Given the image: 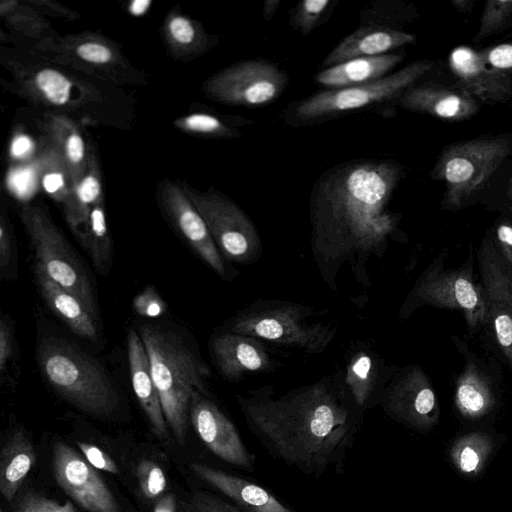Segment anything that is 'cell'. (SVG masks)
Returning a JSON list of instances; mask_svg holds the SVG:
<instances>
[{"instance_id": "9a60e30c", "label": "cell", "mask_w": 512, "mask_h": 512, "mask_svg": "<svg viewBox=\"0 0 512 512\" xmlns=\"http://www.w3.org/2000/svg\"><path fill=\"white\" fill-rule=\"evenodd\" d=\"M210 353L218 372L231 382L250 374L273 372L278 364L264 341L231 331H222L211 339Z\"/></svg>"}, {"instance_id": "c3c4849f", "label": "cell", "mask_w": 512, "mask_h": 512, "mask_svg": "<svg viewBox=\"0 0 512 512\" xmlns=\"http://www.w3.org/2000/svg\"><path fill=\"white\" fill-rule=\"evenodd\" d=\"M30 149L29 140L26 137H17L15 138L11 153L17 158H21L25 153H27Z\"/></svg>"}, {"instance_id": "6da1fadb", "label": "cell", "mask_w": 512, "mask_h": 512, "mask_svg": "<svg viewBox=\"0 0 512 512\" xmlns=\"http://www.w3.org/2000/svg\"><path fill=\"white\" fill-rule=\"evenodd\" d=\"M390 161L347 162L325 172L310 202L311 251L317 270L333 292L343 273L370 286L368 263L381 259L394 237L398 216L389 210L402 177Z\"/></svg>"}, {"instance_id": "7402d4cb", "label": "cell", "mask_w": 512, "mask_h": 512, "mask_svg": "<svg viewBox=\"0 0 512 512\" xmlns=\"http://www.w3.org/2000/svg\"><path fill=\"white\" fill-rule=\"evenodd\" d=\"M414 42V35L390 27H361L339 42L322 64L332 67L355 58L379 56Z\"/></svg>"}, {"instance_id": "3957f363", "label": "cell", "mask_w": 512, "mask_h": 512, "mask_svg": "<svg viewBox=\"0 0 512 512\" xmlns=\"http://www.w3.org/2000/svg\"><path fill=\"white\" fill-rule=\"evenodd\" d=\"M138 333L149 357L167 425L176 441L184 445L192 399L198 393L207 395L210 369L177 332L143 324Z\"/></svg>"}, {"instance_id": "60d3db41", "label": "cell", "mask_w": 512, "mask_h": 512, "mask_svg": "<svg viewBox=\"0 0 512 512\" xmlns=\"http://www.w3.org/2000/svg\"><path fill=\"white\" fill-rule=\"evenodd\" d=\"M186 512H247L231 501L211 492L195 491L186 505Z\"/></svg>"}, {"instance_id": "5b68a950", "label": "cell", "mask_w": 512, "mask_h": 512, "mask_svg": "<svg viewBox=\"0 0 512 512\" xmlns=\"http://www.w3.org/2000/svg\"><path fill=\"white\" fill-rule=\"evenodd\" d=\"M318 317L312 306L258 299L236 313L226 324V331L319 354L333 341L336 328Z\"/></svg>"}, {"instance_id": "7bdbcfd3", "label": "cell", "mask_w": 512, "mask_h": 512, "mask_svg": "<svg viewBox=\"0 0 512 512\" xmlns=\"http://www.w3.org/2000/svg\"><path fill=\"white\" fill-rule=\"evenodd\" d=\"M133 308L142 317L156 318L165 312L166 305L157 291L147 286L134 298Z\"/></svg>"}, {"instance_id": "1f68e13d", "label": "cell", "mask_w": 512, "mask_h": 512, "mask_svg": "<svg viewBox=\"0 0 512 512\" xmlns=\"http://www.w3.org/2000/svg\"><path fill=\"white\" fill-rule=\"evenodd\" d=\"M26 84L32 95L46 104L65 106L71 100L73 82L56 69L41 68L32 73Z\"/></svg>"}, {"instance_id": "7c38bea8", "label": "cell", "mask_w": 512, "mask_h": 512, "mask_svg": "<svg viewBox=\"0 0 512 512\" xmlns=\"http://www.w3.org/2000/svg\"><path fill=\"white\" fill-rule=\"evenodd\" d=\"M189 418L206 448L224 463L254 473L256 455L244 443L233 421L207 395L192 399Z\"/></svg>"}, {"instance_id": "9c48e42d", "label": "cell", "mask_w": 512, "mask_h": 512, "mask_svg": "<svg viewBox=\"0 0 512 512\" xmlns=\"http://www.w3.org/2000/svg\"><path fill=\"white\" fill-rule=\"evenodd\" d=\"M182 186L203 217L222 256L240 265L256 263L263 251L258 230L249 216L219 191H198L186 183Z\"/></svg>"}, {"instance_id": "d4e9b609", "label": "cell", "mask_w": 512, "mask_h": 512, "mask_svg": "<svg viewBox=\"0 0 512 512\" xmlns=\"http://www.w3.org/2000/svg\"><path fill=\"white\" fill-rule=\"evenodd\" d=\"M46 129L50 142L55 145L65 163L72 190L86 173L91 154L88 155L80 130L70 119L51 115L46 121Z\"/></svg>"}, {"instance_id": "f35d334b", "label": "cell", "mask_w": 512, "mask_h": 512, "mask_svg": "<svg viewBox=\"0 0 512 512\" xmlns=\"http://www.w3.org/2000/svg\"><path fill=\"white\" fill-rule=\"evenodd\" d=\"M136 474L144 497L157 500L163 495L167 481L162 468L156 462L147 459L140 461Z\"/></svg>"}, {"instance_id": "f1b7e54d", "label": "cell", "mask_w": 512, "mask_h": 512, "mask_svg": "<svg viewBox=\"0 0 512 512\" xmlns=\"http://www.w3.org/2000/svg\"><path fill=\"white\" fill-rule=\"evenodd\" d=\"M98 272L105 275L111 266V239L103 200L95 204L88 219L76 234Z\"/></svg>"}, {"instance_id": "7dc6e473", "label": "cell", "mask_w": 512, "mask_h": 512, "mask_svg": "<svg viewBox=\"0 0 512 512\" xmlns=\"http://www.w3.org/2000/svg\"><path fill=\"white\" fill-rule=\"evenodd\" d=\"M153 512H176V498L172 493L163 494L156 500Z\"/></svg>"}, {"instance_id": "e0dca14e", "label": "cell", "mask_w": 512, "mask_h": 512, "mask_svg": "<svg viewBox=\"0 0 512 512\" xmlns=\"http://www.w3.org/2000/svg\"><path fill=\"white\" fill-rule=\"evenodd\" d=\"M449 66L460 88L483 101L505 102L512 94L511 78L488 65L480 51L467 46L455 48Z\"/></svg>"}, {"instance_id": "8992f818", "label": "cell", "mask_w": 512, "mask_h": 512, "mask_svg": "<svg viewBox=\"0 0 512 512\" xmlns=\"http://www.w3.org/2000/svg\"><path fill=\"white\" fill-rule=\"evenodd\" d=\"M19 214L34 251L35 266L80 299L97 316V305L88 274L49 214L42 207L30 204L23 205Z\"/></svg>"}, {"instance_id": "ee69618b", "label": "cell", "mask_w": 512, "mask_h": 512, "mask_svg": "<svg viewBox=\"0 0 512 512\" xmlns=\"http://www.w3.org/2000/svg\"><path fill=\"white\" fill-rule=\"evenodd\" d=\"M490 67L511 78L512 42L498 44L480 51Z\"/></svg>"}, {"instance_id": "d590c367", "label": "cell", "mask_w": 512, "mask_h": 512, "mask_svg": "<svg viewBox=\"0 0 512 512\" xmlns=\"http://www.w3.org/2000/svg\"><path fill=\"white\" fill-rule=\"evenodd\" d=\"M175 125L178 129L215 138H236L241 133L221 118L208 113H193L176 119Z\"/></svg>"}, {"instance_id": "f5cc1de1", "label": "cell", "mask_w": 512, "mask_h": 512, "mask_svg": "<svg viewBox=\"0 0 512 512\" xmlns=\"http://www.w3.org/2000/svg\"><path fill=\"white\" fill-rule=\"evenodd\" d=\"M451 3L460 12H468L473 6V1L471 0H452Z\"/></svg>"}, {"instance_id": "4316f807", "label": "cell", "mask_w": 512, "mask_h": 512, "mask_svg": "<svg viewBox=\"0 0 512 512\" xmlns=\"http://www.w3.org/2000/svg\"><path fill=\"white\" fill-rule=\"evenodd\" d=\"M52 41L55 43L48 46L50 50L97 70H112L123 64L118 49L94 34L73 35Z\"/></svg>"}, {"instance_id": "d6986e66", "label": "cell", "mask_w": 512, "mask_h": 512, "mask_svg": "<svg viewBox=\"0 0 512 512\" xmlns=\"http://www.w3.org/2000/svg\"><path fill=\"white\" fill-rule=\"evenodd\" d=\"M193 473L247 512H295L263 486L244 477L208 466L191 464Z\"/></svg>"}, {"instance_id": "83f0119b", "label": "cell", "mask_w": 512, "mask_h": 512, "mask_svg": "<svg viewBox=\"0 0 512 512\" xmlns=\"http://www.w3.org/2000/svg\"><path fill=\"white\" fill-rule=\"evenodd\" d=\"M100 176L95 155L91 153L86 173L72 188L69 200L63 207L65 218L75 235L86 223L92 207L103 200Z\"/></svg>"}, {"instance_id": "ffe728a7", "label": "cell", "mask_w": 512, "mask_h": 512, "mask_svg": "<svg viewBox=\"0 0 512 512\" xmlns=\"http://www.w3.org/2000/svg\"><path fill=\"white\" fill-rule=\"evenodd\" d=\"M397 103L405 109L449 121L470 118L478 111L475 98L460 87L452 88L434 83L412 86Z\"/></svg>"}, {"instance_id": "836d02e7", "label": "cell", "mask_w": 512, "mask_h": 512, "mask_svg": "<svg viewBox=\"0 0 512 512\" xmlns=\"http://www.w3.org/2000/svg\"><path fill=\"white\" fill-rule=\"evenodd\" d=\"M491 449L489 440L481 434H469L459 439L451 451L452 459L463 473H475Z\"/></svg>"}, {"instance_id": "4fadbf2b", "label": "cell", "mask_w": 512, "mask_h": 512, "mask_svg": "<svg viewBox=\"0 0 512 512\" xmlns=\"http://www.w3.org/2000/svg\"><path fill=\"white\" fill-rule=\"evenodd\" d=\"M52 467L60 488L87 512H121L99 473L71 446L62 442L54 445Z\"/></svg>"}, {"instance_id": "484cf974", "label": "cell", "mask_w": 512, "mask_h": 512, "mask_svg": "<svg viewBox=\"0 0 512 512\" xmlns=\"http://www.w3.org/2000/svg\"><path fill=\"white\" fill-rule=\"evenodd\" d=\"M36 461L35 450L27 435L14 431L0 454V492L11 501Z\"/></svg>"}, {"instance_id": "f907efd6", "label": "cell", "mask_w": 512, "mask_h": 512, "mask_svg": "<svg viewBox=\"0 0 512 512\" xmlns=\"http://www.w3.org/2000/svg\"><path fill=\"white\" fill-rule=\"evenodd\" d=\"M281 0H266L263 7V17L265 21H270L277 11Z\"/></svg>"}, {"instance_id": "ab89813d", "label": "cell", "mask_w": 512, "mask_h": 512, "mask_svg": "<svg viewBox=\"0 0 512 512\" xmlns=\"http://www.w3.org/2000/svg\"><path fill=\"white\" fill-rule=\"evenodd\" d=\"M0 270L5 280L16 276L17 253L9 218L2 213L0 218Z\"/></svg>"}, {"instance_id": "52a82bcc", "label": "cell", "mask_w": 512, "mask_h": 512, "mask_svg": "<svg viewBox=\"0 0 512 512\" xmlns=\"http://www.w3.org/2000/svg\"><path fill=\"white\" fill-rule=\"evenodd\" d=\"M432 66L433 63L428 60L415 61L373 82L317 92L293 107L292 119L297 122H311L398 100Z\"/></svg>"}, {"instance_id": "ba28073f", "label": "cell", "mask_w": 512, "mask_h": 512, "mask_svg": "<svg viewBox=\"0 0 512 512\" xmlns=\"http://www.w3.org/2000/svg\"><path fill=\"white\" fill-rule=\"evenodd\" d=\"M510 150L504 138L474 139L444 149L432 176L445 183L448 205L457 208L476 193Z\"/></svg>"}, {"instance_id": "44dd1931", "label": "cell", "mask_w": 512, "mask_h": 512, "mask_svg": "<svg viewBox=\"0 0 512 512\" xmlns=\"http://www.w3.org/2000/svg\"><path fill=\"white\" fill-rule=\"evenodd\" d=\"M127 348L133 391L149 421L152 432L158 438L165 439L168 436L169 427L152 376L149 357L138 332L129 331Z\"/></svg>"}, {"instance_id": "8fae6325", "label": "cell", "mask_w": 512, "mask_h": 512, "mask_svg": "<svg viewBox=\"0 0 512 512\" xmlns=\"http://www.w3.org/2000/svg\"><path fill=\"white\" fill-rule=\"evenodd\" d=\"M158 195L169 221L198 257L222 279H234L238 272L220 253L203 217L186 194L182 183L165 179L159 185Z\"/></svg>"}, {"instance_id": "2e32d148", "label": "cell", "mask_w": 512, "mask_h": 512, "mask_svg": "<svg viewBox=\"0 0 512 512\" xmlns=\"http://www.w3.org/2000/svg\"><path fill=\"white\" fill-rule=\"evenodd\" d=\"M395 368L364 343L358 342L348 349L343 381L360 409L365 412L380 405L383 389Z\"/></svg>"}, {"instance_id": "f546056e", "label": "cell", "mask_w": 512, "mask_h": 512, "mask_svg": "<svg viewBox=\"0 0 512 512\" xmlns=\"http://www.w3.org/2000/svg\"><path fill=\"white\" fill-rule=\"evenodd\" d=\"M168 47L176 56H194L208 49L210 39L196 21L178 13L168 15L164 24Z\"/></svg>"}, {"instance_id": "cb8c5ba5", "label": "cell", "mask_w": 512, "mask_h": 512, "mask_svg": "<svg viewBox=\"0 0 512 512\" xmlns=\"http://www.w3.org/2000/svg\"><path fill=\"white\" fill-rule=\"evenodd\" d=\"M403 58L402 53L355 58L319 72L315 81L327 89L373 82L387 76Z\"/></svg>"}, {"instance_id": "816d5d0a", "label": "cell", "mask_w": 512, "mask_h": 512, "mask_svg": "<svg viewBox=\"0 0 512 512\" xmlns=\"http://www.w3.org/2000/svg\"><path fill=\"white\" fill-rule=\"evenodd\" d=\"M151 2L149 0H135L133 1L128 10L136 16H140L146 12Z\"/></svg>"}, {"instance_id": "603a6c76", "label": "cell", "mask_w": 512, "mask_h": 512, "mask_svg": "<svg viewBox=\"0 0 512 512\" xmlns=\"http://www.w3.org/2000/svg\"><path fill=\"white\" fill-rule=\"evenodd\" d=\"M34 274L42 298L55 315L78 336L96 341L99 332L96 315L75 295L48 277L38 266H35Z\"/></svg>"}, {"instance_id": "5bb4252c", "label": "cell", "mask_w": 512, "mask_h": 512, "mask_svg": "<svg viewBox=\"0 0 512 512\" xmlns=\"http://www.w3.org/2000/svg\"><path fill=\"white\" fill-rule=\"evenodd\" d=\"M380 406L393 420L421 429L433 422L436 399L419 368L396 367L383 389Z\"/></svg>"}, {"instance_id": "681fc988", "label": "cell", "mask_w": 512, "mask_h": 512, "mask_svg": "<svg viewBox=\"0 0 512 512\" xmlns=\"http://www.w3.org/2000/svg\"><path fill=\"white\" fill-rule=\"evenodd\" d=\"M497 237L503 245L512 249V226L500 225L497 229Z\"/></svg>"}, {"instance_id": "e575fe53", "label": "cell", "mask_w": 512, "mask_h": 512, "mask_svg": "<svg viewBox=\"0 0 512 512\" xmlns=\"http://www.w3.org/2000/svg\"><path fill=\"white\" fill-rule=\"evenodd\" d=\"M0 12L6 22L17 31L32 37H39L49 32V23L30 6L26 7L12 0L2 1Z\"/></svg>"}, {"instance_id": "bcb514c9", "label": "cell", "mask_w": 512, "mask_h": 512, "mask_svg": "<svg viewBox=\"0 0 512 512\" xmlns=\"http://www.w3.org/2000/svg\"><path fill=\"white\" fill-rule=\"evenodd\" d=\"M15 352L14 332L9 319L2 316L0 322V371L1 374L13 358Z\"/></svg>"}, {"instance_id": "d6a6232c", "label": "cell", "mask_w": 512, "mask_h": 512, "mask_svg": "<svg viewBox=\"0 0 512 512\" xmlns=\"http://www.w3.org/2000/svg\"><path fill=\"white\" fill-rule=\"evenodd\" d=\"M491 402L487 386L475 372L462 376L457 386L456 404L464 415L478 417L489 409Z\"/></svg>"}, {"instance_id": "f6af8a7d", "label": "cell", "mask_w": 512, "mask_h": 512, "mask_svg": "<svg viewBox=\"0 0 512 512\" xmlns=\"http://www.w3.org/2000/svg\"><path fill=\"white\" fill-rule=\"evenodd\" d=\"M85 459L96 469L117 474L119 468L115 461L98 446L86 442H76Z\"/></svg>"}, {"instance_id": "277c9868", "label": "cell", "mask_w": 512, "mask_h": 512, "mask_svg": "<svg viewBox=\"0 0 512 512\" xmlns=\"http://www.w3.org/2000/svg\"><path fill=\"white\" fill-rule=\"evenodd\" d=\"M37 359L42 375L67 402L93 416H108L119 405L118 393L104 368L65 339L41 340Z\"/></svg>"}, {"instance_id": "ac0fdd59", "label": "cell", "mask_w": 512, "mask_h": 512, "mask_svg": "<svg viewBox=\"0 0 512 512\" xmlns=\"http://www.w3.org/2000/svg\"><path fill=\"white\" fill-rule=\"evenodd\" d=\"M422 303L461 308L471 321L483 313L480 296L466 277L444 278L429 272L415 285L401 308L400 316L407 317L412 309Z\"/></svg>"}, {"instance_id": "7a4b0ae2", "label": "cell", "mask_w": 512, "mask_h": 512, "mask_svg": "<svg viewBox=\"0 0 512 512\" xmlns=\"http://www.w3.org/2000/svg\"><path fill=\"white\" fill-rule=\"evenodd\" d=\"M236 400L248 429L273 459L314 479L345 471L364 411L341 370L280 395L265 385Z\"/></svg>"}, {"instance_id": "4dcf8cb0", "label": "cell", "mask_w": 512, "mask_h": 512, "mask_svg": "<svg viewBox=\"0 0 512 512\" xmlns=\"http://www.w3.org/2000/svg\"><path fill=\"white\" fill-rule=\"evenodd\" d=\"M40 181L46 193L64 207L71 194L70 181L65 163L52 142L41 156Z\"/></svg>"}, {"instance_id": "8d00e7d4", "label": "cell", "mask_w": 512, "mask_h": 512, "mask_svg": "<svg viewBox=\"0 0 512 512\" xmlns=\"http://www.w3.org/2000/svg\"><path fill=\"white\" fill-rule=\"evenodd\" d=\"M512 24V0H489L485 3L479 29L473 38L479 42L500 33Z\"/></svg>"}, {"instance_id": "b9f144b4", "label": "cell", "mask_w": 512, "mask_h": 512, "mask_svg": "<svg viewBox=\"0 0 512 512\" xmlns=\"http://www.w3.org/2000/svg\"><path fill=\"white\" fill-rule=\"evenodd\" d=\"M13 512H79L74 504L66 501L61 504L36 493H27L17 502Z\"/></svg>"}, {"instance_id": "74e56055", "label": "cell", "mask_w": 512, "mask_h": 512, "mask_svg": "<svg viewBox=\"0 0 512 512\" xmlns=\"http://www.w3.org/2000/svg\"><path fill=\"white\" fill-rule=\"evenodd\" d=\"M330 0H304L290 10V24L303 36L309 35L320 23L331 5Z\"/></svg>"}, {"instance_id": "30bf717a", "label": "cell", "mask_w": 512, "mask_h": 512, "mask_svg": "<svg viewBox=\"0 0 512 512\" xmlns=\"http://www.w3.org/2000/svg\"><path fill=\"white\" fill-rule=\"evenodd\" d=\"M289 77L277 64L250 59L228 66L206 80L203 91L227 105L259 107L275 101L286 89Z\"/></svg>"}]
</instances>
